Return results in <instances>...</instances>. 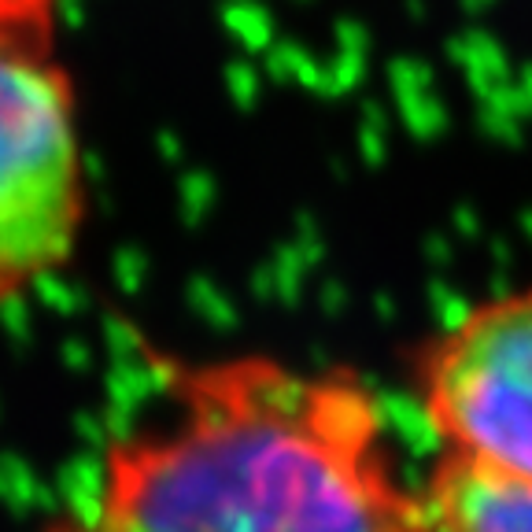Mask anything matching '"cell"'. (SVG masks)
I'll list each match as a JSON object with an SVG mask.
<instances>
[{
  "label": "cell",
  "instance_id": "cell-1",
  "mask_svg": "<svg viewBox=\"0 0 532 532\" xmlns=\"http://www.w3.org/2000/svg\"><path fill=\"white\" fill-rule=\"evenodd\" d=\"M159 374L163 411L111 436L41 532H433L359 370L230 351Z\"/></svg>",
  "mask_w": 532,
  "mask_h": 532
},
{
  "label": "cell",
  "instance_id": "cell-2",
  "mask_svg": "<svg viewBox=\"0 0 532 532\" xmlns=\"http://www.w3.org/2000/svg\"><path fill=\"white\" fill-rule=\"evenodd\" d=\"M89 215L63 0H0V307L67 270Z\"/></svg>",
  "mask_w": 532,
  "mask_h": 532
},
{
  "label": "cell",
  "instance_id": "cell-3",
  "mask_svg": "<svg viewBox=\"0 0 532 532\" xmlns=\"http://www.w3.org/2000/svg\"><path fill=\"white\" fill-rule=\"evenodd\" d=\"M411 385L440 459L532 488V285L425 340Z\"/></svg>",
  "mask_w": 532,
  "mask_h": 532
},
{
  "label": "cell",
  "instance_id": "cell-4",
  "mask_svg": "<svg viewBox=\"0 0 532 532\" xmlns=\"http://www.w3.org/2000/svg\"><path fill=\"white\" fill-rule=\"evenodd\" d=\"M433 532H532V488L436 459L422 481Z\"/></svg>",
  "mask_w": 532,
  "mask_h": 532
}]
</instances>
